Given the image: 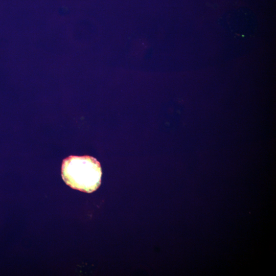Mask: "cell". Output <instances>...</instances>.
Segmentation results:
<instances>
[{"label":"cell","instance_id":"cell-1","mask_svg":"<svg viewBox=\"0 0 276 276\" xmlns=\"http://www.w3.org/2000/svg\"><path fill=\"white\" fill-rule=\"evenodd\" d=\"M61 175L71 188L91 193L100 186L102 169L100 163L93 157L71 155L63 160Z\"/></svg>","mask_w":276,"mask_h":276}]
</instances>
